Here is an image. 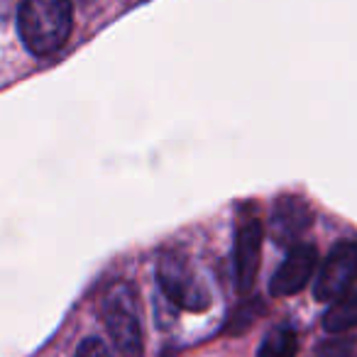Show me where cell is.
Instances as JSON below:
<instances>
[{
    "instance_id": "obj_1",
    "label": "cell",
    "mask_w": 357,
    "mask_h": 357,
    "mask_svg": "<svg viewBox=\"0 0 357 357\" xmlns=\"http://www.w3.org/2000/svg\"><path fill=\"white\" fill-rule=\"evenodd\" d=\"M71 0H22L17 32L35 56H50L66 45L74 25Z\"/></svg>"
},
{
    "instance_id": "obj_2",
    "label": "cell",
    "mask_w": 357,
    "mask_h": 357,
    "mask_svg": "<svg viewBox=\"0 0 357 357\" xmlns=\"http://www.w3.org/2000/svg\"><path fill=\"white\" fill-rule=\"evenodd\" d=\"M103 321L120 357H142V321L137 291L128 282H118L103 298Z\"/></svg>"
},
{
    "instance_id": "obj_3",
    "label": "cell",
    "mask_w": 357,
    "mask_h": 357,
    "mask_svg": "<svg viewBox=\"0 0 357 357\" xmlns=\"http://www.w3.org/2000/svg\"><path fill=\"white\" fill-rule=\"evenodd\" d=\"M157 279L164 296L174 306L194 313H201L208 308L211 294L186 255L174 252V250L164 252L157 262Z\"/></svg>"
},
{
    "instance_id": "obj_4",
    "label": "cell",
    "mask_w": 357,
    "mask_h": 357,
    "mask_svg": "<svg viewBox=\"0 0 357 357\" xmlns=\"http://www.w3.org/2000/svg\"><path fill=\"white\" fill-rule=\"evenodd\" d=\"M355 282H357V243L342 240L323 259L313 294H316L318 301L333 303L335 298L352 291V284Z\"/></svg>"
},
{
    "instance_id": "obj_5",
    "label": "cell",
    "mask_w": 357,
    "mask_h": 357,
    "mask_svg": "<svg viewBox=\"0 0 357 357\" xmlns=\"http://www.w3.org/2000/svg\"><path fill=\"white\" fill-rule=\"evenodd\" d=\"M316 264H318V252L313 245L308 243L294 245L289 250L287 259L274 272L272 282H269L272 296H294V294H298L311 282L313 272H316Z\"/></svg>"
},
{
    "instance_id": "obj_6",
    "label": "cell",
    "mask_w": 357,
    "mask_h": 357,
    "mask_svg": "<svg viewBox=\"0 0 357 357\" xmlns=\"http://www.w3.org/2000/svg\"><path fill=\"white\" fill-rule=\"evenodd\" d=\"M313 213L306 206V201L298 196H282L274 204L272 218H269V230L272 238L279 245H298V238L311 228Z\"/></svg>"
},
{
    "instance_id": "obj_7",
    "label": "cell",
    "mask_w": 357,
    "mask_h": 357,
    "mask_svg": "<svg viewBox=\"0 0 357 357\" xmlns=\"http://www.w3.org/2000/svg\"><path fill=\"white\" fill-rule=\"evenodd\" d=\"M262 223L248 220L240 225L238 238H235V282L240 291H250L255 287L262 257Z\"/></svg>"
},
{
    "instance_id": "obj_8",
    "label": "cell",
    "mask_w": 357,
    "mask_h": 357,
    "mask_svg": "<svg viewBox=\"0 0 357 357\" xmlns=\"http://www.w3.org/2000/svg\"><path fill=\"white\" fill-rule=\"evenodd\" d=\"M323 328L328 333H347L357 328V289L331 303L323 316Z\"/></svg>"
},
{
    "instance_id": "obj_9",
    "label": "cell",
    "mask_w": 357,
    "mask_h": 357,
    "mask_svg": "<svg viewBox=\"0 0 357 357\" xmlns=\"http://www.w3.org/2000/svg\"><path fill=\"white\" fill-rule=\"evenodd\" d=\"M298 350L296 333L289 326H279L264 335L262 345L257 350V357H294Z\"/></svg>"
},
{
    "instance_id": "obj_10",
    "label": "cell",
    "mask_w": 357,
    "mask_h": 357,
    "mask_svg": "<svg viewBox=\"0 0 357 357\" xmlns=\"http://www.w3.org/2000/svg\"><path fill=\"white\" fill-rule=\"evenodd\" d=\"M76 357H113V355H110L108 345H105L103 340H98V337H86L79 345V350H76Z\"/></svg>"
},
{
    "instance_id": "obj_11",
    "label": "cell",
    "mask_w": 357,
    "mask_h": 357,
    "mask_svg": "<svg viewBox=\"0 0 357 357\" xmlns=\"http://www.w3.org/2000/svg\"><path fill=\"white\" fill-rule=\"evenodd\" d=\"M318 352H321V355H326V357H350L352 355V342L350 340L328 342V345H323Z\"/></svg>"
},
{
    "instance_id": "obj_12",
    "label": "cell",
    "mask_w": 357,
    "mask_h": 357,
    "mask_svg": "<svg viewBox=\"0 0 357 357\" xmlns=\"http://www.w3.org/2000/svg\"><path fill=\"white\" fill-rule=\"evenodd\" d=\"M81 3H84V0H81Z\"/></svg>"
}]
</instances>
